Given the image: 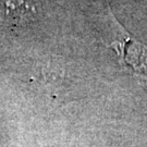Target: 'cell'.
Wrapping results in <instances>:
<instances>
[{"mask_svg":"<svg viewBox=\"0 0 147 147\" xmlns=\"http://www.w3.org/2000/svg\"><path fill=\"white\" fill-rule=\"evenodd\" d=\"M37 14L35 3L32 0H5L3 16L11 25L22 26L31 23Z\"/></svg>","mask_w":147,"mask_h":147,"instance_id":"1","label":"cell"}]
</instances>
